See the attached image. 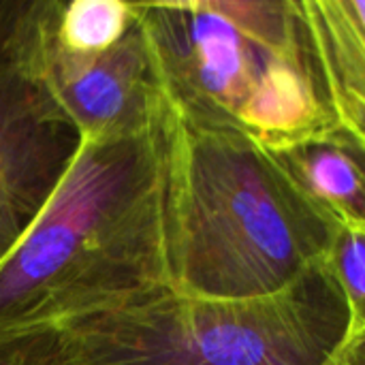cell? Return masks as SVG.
Masks as SVG:
<instances>
[{"mask_svg":"<svg viewBox=\"0 0 365 365\" xmlns=\"http://www.w3.org/2000/svg\"><path fill=\"white\" fill-rule=\"evenodd\" d=\"M169 289L163 101L143 130L79 139L41 216L0 265V327H60Z\"/></svg>","mask_w":365,"mask_h":365,"instance_id":"6da1fadb","label":"cell"},{"mask_svg":"<svg viewBox=\"0 0 365 365\" xmlns=\"http://www.w3.org/2000/svg\"><path fill=\"white\" fill-rule=\"evenodd\" d=\"M165 101V98H163ZM167 107V240L173 289L242 299L282 291L325 261L338 225L252 135Z\"/></svg>","mask_w":365,"mask_h":365,"instance_id":"7a4b0ae2","label":"cell"},{"mask_svg":"<svg viewBox=\"0 0 365 365\" xmlns=\"http://www.w3.org/2000/svg\"><path fill=\"white\" fill-rule=\"evenodd\" d=\"M152 77L182 118L265 145L331 122L297 0L133 2Z\"/></svg>","mask_w":365,"mask_h":365,"instance_id":"3957f363","label":"cell"},{"mask_svg":"<svg viewBox=\"0 0 365 365\" xmlns=\"http://www.w3.org/2000/svg\"><path fill=\"white\" fill-rule=\"evenodd\" d=\"M346 336V302L325 261L272 295L169 289L58 327L60 365H329Z\"/></svg>","mask_w":365,"mask_h":365,"instance_id":"277c9868","label":"cell"},{"mask_svg":"<svg viewBox=\"0 0 365 365\" xmlns=\"http://www.w3.org/2000/svg\"><path fill=\"white\" fill-rule=\"evenodd\" d=\"M60 0H45L17 64L38 86L79 139H107L143 130L163 109L148 51L133 17L130 32L109 51L73 56L53 41Z\"/></svg>","mask_w":365,"mask_h":365,"instance_id":"5b68a950","label":"cell"},{"mask_svg":"<svg viewBox=\"0 0 365 365\" xmlns=\"http://www.w3.org/2000/svg\"><path fill=\"white\" fill-rule=\"evenodd\" d=\"M79 145L28 73L0 58V265L47 205Z\"/></svg>","mask_w":365,"mask_h":365,"instance_id":"8992f818","label":"cell"},{"mask_svg":"<svg viewBox=\"0 0 365 365\" xmlns=\"http://www.w3.org/2000/svg\"><path fill=\"white\" fill-rule=\"evenodd\" d=\"M331 122L365 145V21L355 0H297Z\"/></svg>","mask_w":365,"mask_h":365,"instance_id":"52a82bcc","label":"cell"},{"mask_svg":"<svg viewBox=\"0 0 365 365\" xmlns=\"http://www.w3.org/2000/svg\"><path fill=\"white\" fill-rule=\"evenodd\" d=\"M267 148L338 227L365 235V145L359 139L329 122Z\"/></svg>","mask_w":365,"mask_h":365,"instance_id":"ba28073f","label":"cell"},{"mask_svg":"<svg viewBox=\"0 0 365 365\" xmlns=\"http://www.w3.org/2000/svg\"><path fill=\"white\" fill-rule=\"evenodd\" d=\"M133 28L128 0H60L53 41L73 56H98L115 47Z\"/></svg>","mask_w":365,"mask_h":365,"instance_id":"9c48e42d","label":"cell"},{"mask_svg":"<svg viewBox=\"0 0 365 365\" xmlns=\"http://www.w3.org/2000/svg\"><path fill=\"white\" fill-rule=\"evenodd\" d=\"M325 267L340 287L349 310V336L346 344H355L365 338V235L338 227Z\"/></svg>","mask_w":365,"mask_h":365,"instance_id":"30bf717a","label":"cell"},{"mask_svg":"<svg viewBox=\"0 0 365 365\" xmlns=\"http://www.w3.org/2000/svg\"><path fill=\"white\" fill-rule=\"evenodd\" d=\"M0 365H60L58 327H0Z\"/></svg>","mask_w":365,"mask_h":365,"instance_id":"8fae6325","label":"cell"},{"mask_svg":"<svg viewBox=\"0 0 365 365\" xmlns=\"http://www.w3.org/2000/svg\"><path fill=\"white\" fill-rule=\"evenodd\" d=\"M45 0H0V58L17 60Z\"/></svg>","mask_w":365,"mask_h":365,"instance_id":"7c38bea8","label":"cell"},{"mask_svg":"<svg viewBox=\"0 0 365 365\" xmlns=\"http://www.w3.org/2000/svg\"><path fill=\"white\" fill-rule=\"evenodd\" d=\"M329 365H365V340L344 346Z\"/></svg>","mask_w":365,"mask_h":365,"instance_id":"4fadbf2b","label":"cell"},{"mask_svg":"<svg viewBox=\"0 0 365 365\" xmlns=\"http://www.w3.org/2000/svg\"><path fill=\"white\" fill-rule=\"evenodd\" d=\"M355 6H357V13L361 15V19L365 21V0H355Z\"/></svg>","mask_w":365,"mask_h":365,"instance_id":"5bb4252c","label":"cell"},{"mask_svg":"<svg viewBox=\"0 0 365 365\" xmlns=\"http://www.w3.org/2000/svg\"><path fill=\"white\" fill-rule=\"evenodd\" d=\"M364 340H365V338H364Z\"/></svg>","mask_w":365,"mask_h":365,"instance_id":"9a60e30c","label":"cell"}]
</instances>
